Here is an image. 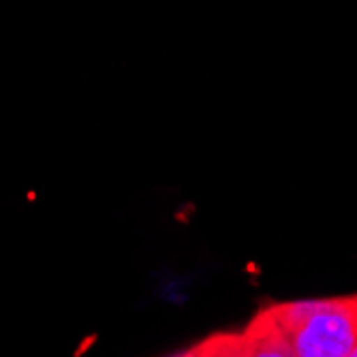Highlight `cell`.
<instances>
[{"mask_svg":"<svg viewBox=\"0 0 357 357\" xmlns=\"http://www.w3.org/2000/svg\"><path fill=\"white\" fill-rule=\"evenodd\" d=\"M347 357H357V340H355V344H353V349L349 351V355Z\"/></svg>","mask_w":357,"mask_h":357,"instance_id":"277c9868","label":"cell"},{"mask_svg":"<svg viewBox=\"0 0 357 357\" xmlns=\"http://www.w3.org/2000/svg\"><path fill=\"white\" fill-rule=\"evenodd\" d=\"M250 347V357H296L291 349L289 338L284 332L276 326V321L264 308L244 330Z\"/></svg>","mask_w":357,"mask_h":357,"instance_id":"7a4b0ae2","label":"cell"},{"mask_svg":"<svg viewBox=\"0 0 357 357\" xmlns=\"http://www.w3.org/2000/svg\"><path fill=\"white\" fill-rule=\"evenodd\" d=\"M296 357H347L357 340V296L268 306Z\"/></svg>","mask_w":357,"mask_h":357,"instance_id":"6da1fadb","label":"cell"},{"mask_svg":"<svg viewBox=\"0 0 357 357\" xmlns=\"http://www.w3.org/2000/svg\"><path fill=\"white\" fill-rule=\"evenodd\" d=\"M192 357H250L248 338L244 332L212 334L197 347H192Z\"/></svg>","mask_w":357,"mask_h":357,"instance_id":"3957f363","label":"cell"},{"mask_svg":"<svg viewBox=\"0 0 357 357\" xmlns=\"http://www.w3.org/2000/svg\"><path fill=\"white\" fill-rule=\"evenodd\" d=\"M176 357H192V349H188V351H184V353L176 355Z\"/></svg>","mask_w":357,"mask_h":357,"instance_id":"5b68a950","label":"cell"}]
</instances>
